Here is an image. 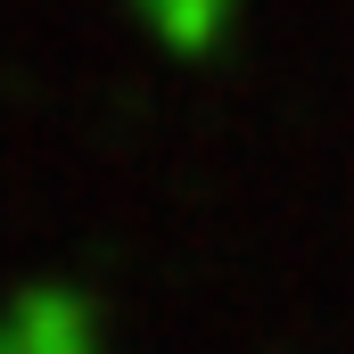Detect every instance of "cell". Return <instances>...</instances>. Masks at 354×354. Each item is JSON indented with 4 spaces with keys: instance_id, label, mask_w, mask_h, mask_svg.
I'll return each mask as SVG.
<instances>
[{
    "instance_id": "1",
    "label": "cell",
    "mask_w": 354,
    "mask_h": 354,
    "mask_svg": "<svg viewBox=\"0 0 354 354\" xmlns=\"http://www.w3.org/2000/svg\"><path fill=\"white\" fill-rule=\"evenodd\" d=\"M0 330L17 354H107V305L83 280L41 272V280H17L0 297Z\"/></svg>"
},
{
    "instance_id": "2",
    "label": "cell",
    "mask_w": 354,
    "mask_h": 354,
    "mask_svg": "<svg viewBox=\"0 0 354 354\" xmlns=\"http://www.w3.org/2000/svg\"><path fill=\"white\" fill-rule=\"evenodd\" d=\"M132 17L165 58H214L239 33V0H132Z\"/></svg>"
},
{
    "instance_id": "3",
    "label": "cell",
    "mask_w": 354,
    "mask_h": 354,
    "mask_svg": "<svg viewBox=\"0 0 354 354\" xmlns=\"http://www.w3.org/2000/svg\"><path fill=\"white\" fill-rule=\"evenodd\" d=\"M0 354H17V346H8V330H0Z\"/></svg>"
}]
</instances>
